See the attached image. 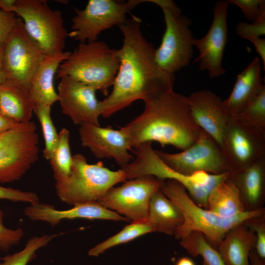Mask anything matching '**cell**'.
<instances>
[{
  "label": "cell",
  "instance_id": "1",
  "mask_svg": "<svg viewBox=\"0 0 265 265\" xmlns=\"http://www.w3.org/2000/svg\"><path fill=\"white\" fill-rule=\"evenodd\" d=\"M141 20L132 16L119 27L123 43L118 50L119 67L111 93L100 101L101 116L110 117L138 100L143 101L173 89L175 75L163 71L155 59L156 49L143 35Z\"/></svg>",
  "mask_w": 265,
  "mask_h": 265
},
{
  "label": "cell",
  "instance_id": "2",
  "mask_svg": "<svg viewBox=\"0 0 265 265\" xmlns=\"http://www.w3.org/2000/svg\"><path fill=\"white\" fill-rule=\"evenodd\" d=\"M143 111L120 130L132 148L156 141L182 150L191 146L201 131L192 117L188 97L170 89L144 101Z\"/></svg>",
  "mask_w": 265,
  "mask_h": 265
},
{
  "label": "cell",
  "instance_id": "3",
  "mask_svg": "<svg viewBox=\"0 0 265 265\" xmlns=\"http://www.w3.org/2000/svg\"><path fill=\"white\" fill-rule=\"evenodd\" d=\"M160 190L179 208L183 214V224L175 232V238L181 240L192 231H198L216 250L229 230L251 218L265 213L264 208L255 211H244L232 217L223 218L198 206L190 198L183 186L176 181H164Z\"/></svg>",
  "mask_w": 265,
  "mask_h": 265
},
{
  "label": "cell",
  "instance_id": "4",
  "mask_svg": "<svg viewBox=\"0 0 265 265\" xmlns=\"http://www.w3.org/2000/svg\"><path fill=\"white\" fill-rule=\"evenodd\" d=\"M118 50L105 42L80 43L59 65L56 78L70 77L94 87L105 96L119 67Z\"/></svg>",
  "mask_w": 265,
  "mask_h": 265
},
{
  "label": "cell",
  "instance_id": "5",
  "mask_svg": "<svg viewBox=\"0 0 265 265\" xmlns=\"http://www.w3.org/2000/svg\"><path fill=\"white\" fill-rule=\"evenodd\" d=\"M126 180L121 168L112 171L102 161L89 164L81 154L72 156L71 171L66 177L55 181L59 199L69 205L98 202L115 185Z\"/></svg>",
  "mask_w": 265,
  "mask_h": 265
},
{
  "label": "cell",
  "instance_id": "6",
  "mask_svg": "<svg viewBox=\"0 0 265 265\" xmlns=\"http://www.w3.org/2000/svg\"><path fill=\"white\" fill-rule=\"evenodd\" d=\"M132 151L136 156L135 159L121 167L126 180L152 175L163 181H176L186 188L195 203L206 209L210 192L218 183L226 180L229 173L211 174L198 172L187 176L178 173L166 165L157 155L152 148V142L141 143L134 147Z\"/></svg>",
  "mask_w": 265,
  "mask_h": 265
},
{
  "label": "cell",
  "instance_id": "7",
  "mask_svg": "<svg viewBox=\"0 0 265 265\" xmlns=\"http://www.w3.org/2000/svg\"><path fill=\"white\" fill-rule=\"evenodd\" d=\"M162 10L165 30L161 44L156 49L155 59L163 71L174 74L187 66L192 58L193 34L191 20L182 14L179 7L171 0H147Z\"/></svg>",
  "mask_w": 265,
  "mask_h": 265
},
{
  "label": "cell",
  "instance_id": "8",
  "mask_svg": "<svg viewBox=\"0 0 265 265\" xmlns=\"http://www.w3.org/2000/svg\"><path fill=\"white\" fill-rule=\"evenodd\" d=\"M13 13L45 54L64 52L68 32L60 10L52 9L45 0H16Z\"/></svg>",
  "mask_w": 265,
  "mask_h": 265
},
{
  "label": "cell",
  "instance_id": "9",
  "mask_svg": "<svg viewBox=\"0 0 265 265\" xmlns=\"http://www.w3.org/2000/svg\"><path fill=\"white\" fill-rule=\"evenodd\" d=\"M39 135L32 121L0 134V183L19 180L38 159Z\"/></svg>",
  "mask_w": 265,
  "mask_h": 265
},
{
  "label": "cell",
  "instance_id": "10",
  "mask_svg": "<svg viewBox=\"0 0 265 265\" xmlns=\"http://www.w3.org/2000/svg\"><path fill=\"white\" fill-rule=\"evenodd\" d=\"M143 2L145 0H90L84 9H75L68 36L80 43L96 41L102 31L123 24L126 14Z\"/></svg>",
  "mask_w": 265,
  "mask_h": 265
},
{
  "label": "cell",
  "instance_id": "11",
  "mask_svg": "<svg viewBox=\"0 0 265 265\" xmlns=\"http://www.w3.org/2000/svg\"><path fill=\"white\" fill-rule=\"evenodd\" d=\"M45 53L26 31L22 20L16 24L4 43L3 67L6 80L28 89Z\"/></svg>",
  "mask_w": 265,
  "mask_h": 265
},
{
  "label": "cell",
  "instance_id": "12",
  "mask_svg": "<svg viewBox=\"0 0 265 265\" xmlns=\"http://www.w3.org/2000/svg\"><path fill=\"white\" fill-rule=\"evenodd\" d=\"M220 149L230 173L240 171L265 158V132L231 117Z\"/></svg>",
  "mask_w": 265,
  "mask_h": 265
},
{
  "label": "cell",
  "instance_id": "13",
  "mask_svg": "<svg viewBox=\"0 0 265 265\" xmlns=\"http://www.w3.org/2000/svg\"><path fill=\"white\" fill-rule=\"evenodd\" d=\"M164 181L152 175H145L125 181L111 187L98 203L132 222L145 221L153 195Z\"/></svg>",
  "mask_w": 265,
  "mask_h": 265
},
{
  "label": "cell",
  "instance_id": "14",
  "mask_svg": "<svg viewBox=\"0 0 265 265\" xmlns=\"http://www.w3.org/2000/svg\"><path fill=\"white\" fill-rule=\"evenodd\" d=\"M154 150L166 165L185 175L191 176L198 172L211 174L230 172L221 149L202 129L197 140L181 152L170 154Z\"/></svg>",
  "mask_w": 265,
  "mask_h": 265
},
{
  "label": "cell",
  "instance_id": "15",
  "mask_svg": "<svg viewBox=\"0 0 265 265\" xmlns=\"http://www.w3.org/2000/svg\"><path fill=\"white\" fill-rule=\"evenodd\" d=\"M229 4L227 0L217 1L213 8V19L209 31L204 37L192 40L193 46L199 51L195 62H199V69L207 71L211 78L225 73L222 61L228 39L227 18Z\"/></svg>",
  "mask_w": 265,
  "mask_h": 265
},
{
  "label": "cell",
  "instance_id": "16",
  "mask_svg": "<svg viewBox=\"0 0 265 265\" xmlns=\"http://www.w3.org/2000/svg\"><path fill=\"white\" fill-rule=\"evenodd\" d=\"M57 90L62 112L75 124L100 126L101 104L96 98L95 88L64 77L60 78Z\"/></svg>",
  "mask_w": 265,
  "mask_h": 265
},
{
  "label": "cell",
  "instance_id": "17",
  "mask_svg": "<svg viewBox=\"0 0 265 265\" xmlns=\"http://www.w3.org/2000/svg\"><path fill=\"white\" fill-rule=\"evenodd\" d=\"M79 133L81 145L97 158H112L121 167L134 159L128 152L132 148L128 138L120 129L85 124L80 126Z\"/></svg>",
  "mask_w": 265,
  "mask_h": 265
},
{
  "label": "cell",
  "instance_id": "18",
  "mask_svg": "<svg viewBox=\"0 0 265 265\" xmlns=\"http://www.w3.org/2000/svg\"><path fill=\"white\" fill-rule=\"evenodd\" d=\"M188 99L195 122L220 148L223 135L231 117L224 107L223 100L207 89L192 92Z\"/></svg>",
  "mask_w": 265,
  "mask_h": 265
},
{
  "label": "cell",
  "instance_id": "19",
  "mask_svg": "<svg viewBox=\"0 0 265 265\" xmlns=\"http://www.w3.org/2000/svg\"><path fill=\"white\" fill-rule=\"evenodd\" d=\"M24 214L30 220L46 222L52 227L56 226L62 220L75 218L129 220L97 202L76 204L65 210H57L52 205L39 202L27 206Z\"/></svg>",
  "mask_w": 265,
  "mask_h": 265
},
{
  "label": "cell",
  "instance_id": "20",
  "mask_svg": "<svg viewBox=\"0 0 265 265\" xmlns=\"http://www.w3.org/2000/svg\"><path fill=\"white\" fill-rule=\"evenodd\" d=\"M261 67L260 59L256 57L237 76L230 95L223 100L224 107L230 117L240 114L265 88Z\"/></svg>",
  "mask_w": 265,
  "mask_h": 265
},
{
  "label": "cell",
  "instance_id": "21",
  "mask_svg": "<svg viewBox=\"0 0 265 265\" xmlns=\"http://www.w3.org/2000/svg\"><path fill=\"white\" fill-rule=\"evenodd\" d=\"M227 180L237 188L245 211L265 208V158L240 171L229 173Z\"/></svg>",
  "mask_w": 265,
  "mask_h": 265
},
{
  "label": "cell",
  "instance_id": "22",
  "mask_svg": "<svg viewBox=\"0 0 265 265\" xmlns=\"http://www.w3.org/2000/svg\"><path fill=\"white\" fill-rule=\"evenodd\" d=\"M71 52L45 54L33 75L28 87L29 95L35 104L51 106L58 101L53 79L60 64L69 56Z\"/></svg>",
  "mask_w": 265,
  "mask_h": 265
},
{
  "label": "cell",
  "instance_id": "23",
  "mask_svg": "<svg viewBox=\"0 0 265 265\" xmlns=\"http://www.w3.org/2000/svg\"><path fill=\"white\" fill-rule=\"evenodd\" d=\"M255 241V233L243 222L227 232L217 250L225 265H250L249 255Z\"/></svg>",
  "mask_w": 265,
  "mask_h": 265
},
{
  "label": "cell",
  "instance_id": "24",
  "mask_svg": "<svg viewBox=\"0 0 265 265\" xmlns=\"http://www.w3.org/2000/svg\"><path fill=\"white\" fill-rule=\"evenodd\" d=\"M35 105L27 88L8 80L0 85V112L15 123L30 121Z\"/></svg>",
  "mask_w": 265,
  "mask_h": 265
},
{
  "label": "cell",
  "instance_id": "25",
  "mask_svg": "<svg viewBox=\"0 0 265 265\" xmlns=\"http://www.w3.org/2000/svg\"><path fill=\"white\" fill-rule=\"evenodd\" d=\"M179 208L159 189L152 197L146 222L154 232L174 235L184 222Z\"/></svg>",
  "mask_w": 265,
  "mask_h": 265
},
{
  "label": "cell",
  "instance_id": "26",
  "mask_svg": "<svg viewBox=\"0 0 265 265\" xmlns=\"http://www.w3.org/2000/svg\"><path fill=\"white\" fill-rule=\"evenodd\" d=\"M207 209L223 218H230L245 211L238 191L227 180L216 185L210 192Z\"/></svg>",
  "mask_w": 265,
  "mask_h": 265
},
{
  "label": "cell",
  "instance_id": "27",
  "mask_svg": "<svg viewBox=\"0 0 265 265\" xmlns=\"http://www.w3.org/2000/svg\"><path fill=\"white\" fill-rule=\"evenodd\" d=\"M180 243L189 255L194 257L201 256L208 265H225L218 251L200 232L192 231Z\"/></svg>",
  "mask_w": 265,
  "mask_h": 265
},
{
  "label": "cell",
  "instance_id": "28",
  "mask_svg": "<svg viewBox=\"0 0 265 265\" xmlns=\"http://www.w3.org/2000/svg\"><path fill=\"white\" fill-rule=\"evenodd\" d=\"M151 232L154 231L146 221L132 222L116 234L91 248L88 251V255L90 256H98L109 248L127 243Z\"/></svg>",
  "mask_w": 265,
  "mask_h": 265
},
{
  "label": "cell",
  "instance_id": "29",
  "mask_svg": "<svg viewBox=\"0 0 265 265\" xmlns=\"http://www.w3.org/2000/svg\"><path fill=\"white\" fill-rule=\"evenodd\" d=\"M69 138V131L63 128L58 133L57 145L49 160L55 181L66 177L71 171L73 156L71 154Z\"/></svg>",
  "mask_w": 265,
  "mask_h": 265
},
{
  "label": "cell",
  "instance_id": "30",
  "mask_svg": "<svg viewBox=\"0 0 265 265\" xmlns=\"http://www.w3.org/2000/svg\"><path fill=\"white\" fill-rule=\"evenodd\" d=\"M57 235H44L29 238L20 251L1 258L0 265H27L35 258L39 249L46 246Z\"/></svg>",
  "mask_w": 265,
  "mask_h": 265
},
{
  "label": "cell",
  "instance_id": "31",
  "mask_svg": "<svg viewBox=\"0 0 265 265\" xmlns=\"http://www.w3.org/2000/svg\"><path fill=\"white\" fill-rule=\"evenodd\" d=\"M34 112L43 131L45 142L43 156L47 160L52 158L58 143V134L51 117V106L36 104Z\"/></svg>",
  "mask_w": 265,
  "mask_h": 265
},
{
  "label": "cell",
  "instance_id": "32",
  "mask_svg": "<svg viewBox=\"0 0 265 265\" xmlns=\"http://www.w3.org/2000/svg\"><path fill=\"white\" fill-rule=\"evenodd\" d=\"M234 117L255 129L265 132V88L240 114Z\"/></svg>",
  "mask_w": 265,
  "mask_h": 265
},
{
  "label": "cell",
  "instance_id": "33",
  "mask_svg": "<svg viewBox=\"0 0 265 265\" xmlns=\"http://www.w3.org/2000/svg\"><path fill=\"white\" fill-rule=\"evenodd\" d=\"M243 223L255 233L254 249L257 255L260 258L265 260V213L251 218Z\"/></svg>",
  "mask_w": 265,
  "mask_h": 265
},
{
  "label": "cell",
  "instance_id": "34",
  "mask_svg": "<svg viewBox=\"0 0 265 265\" xmlns=\"http://www.w3.org/2000/svg\"><path fill=\"white\" fill-rule=\"evenodd\" d=\"M236 31L240 37L251 41L265 34V13L262 14L252 24L238 22Z\"/></svg>",
  "mask_w": 265,
  "mask_h": 265
},
{
  "label": "cell",
  "instance_id": "35",
  "mask_svg": "<svg viewBox=\"0 0 265 265\" xmlns=\"http://www.w3.org/2000/svg\"><path fill=\"white\" fill-rule=\"evenodd\" d=\"M3 219V213L0 208V250L7 252L19 243L24 233L20 227L14 229L6 227Z\"/></svg>",
  "mask_w": 265,
  "mask_h": 265
},
{
  "label": "cell",
  "instance_id": "36",
  "mask_svg": "<svg viewBox=\"0 0 265 265\" xmlns=\"http://www.w3.org/2000/svg\"><path fill=\"white\" fill-rule=\"evenodd\" d=\"M227 1L239 7L245 18L253 22L265 13V0H227Z\"/></svg>",
  "mask_w": 265,
  "mask_h": 265
},
{
  "label": "cell",
  "instance_id": "37",
  "mask_svg": "<svg viewBox=\"0 0 265 265\" xmlns=\"http://www.w3.org/2000/svg\"><path fill=\"white\" fill-rule=\"evenodd\" d=\"M0 199L13 202L28 203L30 205L39 203L38 195L32 192L22 191L18 189L5 187L0 186Z\"/></svg>",
  "mask_w": 265,
  "mask_h": 265
},
{
  "label": "cell",
  "instance_id": "38",
  "mask_svg": "<svg viewBox=\"0 0 265 265\" xmlns=\"http://www.w3.org/2000/svg\"><path fill=\"white\" fill-rule=\"evenodd\" d=\"M18 17L14 13L5 12L0 9V43L7 40L17 23Z\"/></svg>",
  "mask_w": 265,
  "mask_h": 265
},
{
  "label": "cell",
  "instance_id": "39",
  "mask_svg": "<svg viewBox=\"0 0 265 265\" xmlns=\"http://www.w3.org/2000/svg\"><path fill=\"white\" fill-rule=\"evenodd\" d=\"M250 42L254 45L256 50L260 55L265 68V39L260 37L252 39Z\"/></svg>",
  "mask_w": 265,
  "mask_h": 265
},
{
  "label": "cell",
  "instance_id": "40",
  "mask_svg": "<svg viewBox=\"0 0 265 265\" xmlns=\"http://www.w3.org/2000/svg\"><path fill=\"white\" fill-rule=\"evenodd\" d=\"M17 124L0 112V134L12 129Z\"/></svg>",
  "mask_w": 265,
  "mask_h": 265
},
{
  "label": "cell",
  "instance_id": "41",
  "mask_svg": "<svg viewBox=\"0 0 265 265\" xmlns=\"http://www.w3.org/2000/svg\"><path fill=\"white\" fill-rule=\"evenodd\" d=\"M16 0H0V9L7 12L13 13Z\"/></svg>",
  "mask_w": 265,
  "mask_h": 265
},
{
  "label": "cell",
  "instance_id": "42",
  "mask_svg": "<svg viewBox=\"0 0 265 265\" xmlns=\"http://www.w3.org/2000/svg\"><path fill=\"white\" fill-rule=\"evenodd\" d=\"M250 265H265V260L260 258L254 248L251 249L249 255Z\"/></svg>",
  "mask_w": 265,
  "mask_h": 265
},
{
  "label": "cell",
  "instance_id": "43",
  "mask_svg": "<svg viewBox=\"0 0 265 265\" xmlns=\"http://www.w3.org/2000/svg\"><path fill=\"white\" fill-rule=\"evenodd\" d=\"M4 43H0V85L6 80L3 67V54Z\"/></svg>",
  "mask_w": 265,
  "mask_h": 265
},
{
  "label": "cell",
  "instance_id": "44",
  "mask_svg": "<svg viewBox=\"0 0 265 265\" xmlns=\"http://www.w3.org/2000/svg\"><path fill=\"white\" fill-rule=\"evenodd\" d=\"M175 265H195L194 261L187 257H183L180 258Z\"/></svg>",
  "mask_w": 265,
  "mask_h": 265
},
{
  "label": "cell",
  "instance_id": "45",
  "mask_svg": "<svg viewBox=\"0 0 265 265\" xmlns=\"http://www.w3.org/2000/svg\"><path fill=\"white\" fill-rule=\"evenodd\" d=\"M203 265H208L206 262H203Z\"/></svg>",
  "mask_w": 265,
  "mask_h": 265
},
{
  "label": "cell",
  "instance_id": "46",
  "mask_svg": "<svg viewBox=\"0 0 265 265\" xmlns=\"http://www.w3.org/2000/svg\"></svg>",
  "mask_w": 265,
  "mask_h": 265
}]
</instances>
